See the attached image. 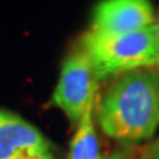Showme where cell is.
<instances>
[{"label":"cell","mask_w":159,"mask_h":159,"mask_svg":"<svg viewBox=\"0 0 159 159\" xmlns=\"http://www.w3.org/2000/svg\"><path fill=\"white\" fill-rule=\"evenodd\" d=\"M143 159H159V136L143 150Z\"/></svg>","instance_id":"52a82bcc"},{"label":"cell","mask_w":159,"mask_h":159,"mask_svg":"<svg viewBox=\"0 0 159 159\" xmlns=\"http://www.w3.org/2000/svg\"><path fill=\"white\" fill-rule=\"evenodd\" d=\"M0 159H55L50 142L34 125L0 109Z\"/></svg>","instance_id":"5b68a950"},{"label":"cell","mask_w":159,"mask_h":159,"mask_svg":"<svg viewBox=\"0 0 159 159\" xmlns=\"http://www.w3.org/2000/svg\"><path fill=\"white\" fill-rule=\"evenodd\" d=\"M97 83L90 57L80 46L63 62L52 97L53 103L72 124L78 125L85 111L96 103Z\"/></svg>","instance_id":"3957f363"},{"label":"cell","mask_w":159,"mask_h":159,"mask_svg":"<svg viewBox=\"0 0 159 159\" xmlns=\"http://www.w3.org/2000/svg\"><path fill=\"white\" fill-rule=\"evenodd\" d=\"M102 159H130V156H127V155L122 153V152H116V153L109 155V156H106V158H102Z\"/></svg>","instance_id":"ba28073f"},{"label":"cell","mask_w":159,"mask_h":159,"mask_svg":"<svg viewBox=\"0 0 159 159\" xmlns=\"http://www.w3.org/2000/svg\"><path fill=\"white\" fill-rule=\"evenodd\" d=\"M97 122L106 136L118 142L150 140L159 128V68L114 77L99 100Z\"/></svg>","instance_id":"6da1fadb"},{"label":"cell","mask_w":159,"mask_h":159,"mask_svg":"<svg viewBox=\"0 0 159 159\" xmlns=\"http://www.w3.org/2000/svg\"><path fill=\"white\" fill-rule=\"evenodd\" d=\"M158 27H159V19H158Z\"/></svg>","instance_id":"9c48e42d"},{"label":"cell","mask_w":159,"mask_h":159,"mask_svg":"<svg viewBox=\"0 0 159 159\" xmlns=\"http://www.w3.org/2000/svg\"><path fill=\"white\" fill-rule=\"evenodd\" d=\"M96 103H93L85 111V114L83 115L81 121L77 125V131L71 142L66 159H102L100 146H99V140L94 130V119H93Z\"/></svg>","instance_id":"8992f818"},{"label":"cell","mask_w":159,"mask_h":159,"mask_svg":"<svg viewBox=\"0 0 159 159\" xmlns=\"http://www.w3.org/2000/svg\"><path fill=\"white\" fill-rule=\"evenodd\" d=\"M156 22L149 0H102L93 13L91 31L119 35L140 31Z\"/></svg>","instance_id":"277c9868"},{"label":"cell","mask_w":159,"mask_h":159,"mask_svg":"<svg viewBox=\"0 0 159 159\" xmlns=\"http://www.w3.org/2000/svg\"><path fill=\"white\" fill-rule=\"evenodd\" d=\"M81 47L89 55L97 81L128 71L159 68L158 22L140 31L119 35L87 31Z\"/></svg>","instance_id":"7a4b0ae2"}]
</instances>
